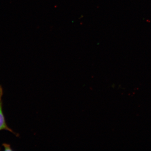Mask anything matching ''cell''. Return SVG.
Segmentation results:
<instances>
[{
    "label": "cell",
    "instance_id": "1",
    "mask_svg": "<svg viewBox=\"0 0 151 151\" xmlns=\"http://www.w3.org/2000/svg\"><path fill=\"white\" fill-rule=\"evenodd\" d=\"M3 94L2 88L1 86H0V131L5 130L13 133L12 131L8 127L6 123L4 113H3L2 109Z\"/></svg>",
    "mask_w": 151,
    "mask_h": 151
}]
</instances>
